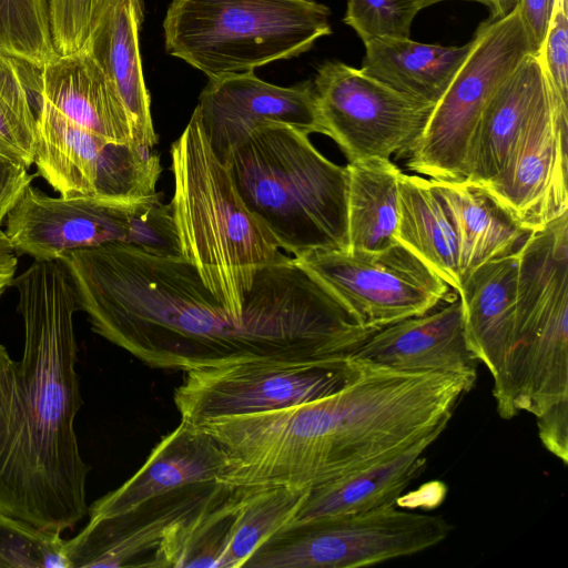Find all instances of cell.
<instances>
[{
    "label": "cell",
    "mask_w": 568,
    "mask_h": 568,
    "mask_svg": "<svg viewBox=\"0 0 568 568\" xmlns=\"http://www.w3.org/2000/svg\"><path fill=\"white\" fill-rule=\"evenodd\" d=\"M59 260L92 331L152 368L353 356L374 333L315 274L300 294L239 321L181 255L113 242Z\"/></svg>",
    "instance_id": "6da1fadb"
},
{
    "label": "cell",
    "mask_w": 568,
    "mask_h": 568,
    "mask_svg": "<svg viewBox=\"0 0 568 568\" xmlns=\"http://www.w3.org/2000/svg\"><path fill=\"white\" fill-rule=\"evenodd\" d=\"M475 381L363 362L361 375L331 396L211 419L206 430L225 458L221 481L240 488L310 489L362 469L446 428Z\"/></svg>",
    "instance_id": "7a4b0ae2"
},
{
    "label": "cell",
    "mask_w": 568,
    "mask_h": 568,
    "mask_svg": "<svg viewBox=\"0 0 568 568\" xmlns=\"http://www.w3.org/2000/svg\"><path fill=\"white\" fill-rule=\"evenodd\" d=\"M23 352L0 344V513L62 532L89 514L74 420L82 407L75 369L77 293L60 260L14 276Z\"/></svg>",
    "instance_id": "3957f363"
},
{
    "label": "cell",
    "mask_w": 568,
    "mask_h": 568,
    "mask_svg": "<svg viewBox=\"0 0 568 568\" xmlns=\"http://www.w3.org/2000/svg\"><path fill=\"white\" fill-rule=\"evenodd\" d=\"M250 212L277 246L301 261L348 251L347 168L285 124L254 130L226 164Z\"/></svg>",
    "instance_id": "277c9868"
},
{
    "label": "cell",
    "mask_w": 568,
    "mask_h": 568,
    "mask_svg": "<svg viewBox=\"0 0 568 568\" xmlns=\"http://www.w3.org/2000/svg\"><path fill=\"white\" fill-rule=\"evenodd\" d=\"M493 395L505 419L568 398V213L518 251L513 344Z\"/></svg>",
    "instance_id": "5b68a950"
},
{
    "label": "cell",
    "mask_w": 568,
    "mask_h": 568,
    "mask_svg": "<svg viewBox=\"0 0 568 568\" xmlns=\"http://www.w3.org/2000/svg\"><path fill=\"white\" fill-rule=\"evenodd\" d=\"M163 32L170 55L212 80L297 57L332 30L318 0H172Z\"/></svg>",
    "instance_id": "8992f818"
},
{
    "label": "cell",
    "mask_w": 568,
    "mask_h": 568,
    "mask_svg": "<svg viewBox=\"0 0 568 568\" xmlns=\"http://www.w3.org/2000/svg\"><path fill=\"white\" fill-rule=\"evenodd\" d=\"M161 195L128 204L97 195L52 197L30 184L8 213L4 233L17 254L34 261L113 242L181 255L172 207Z\"/></svg>",
    "instance_id": "52a82bcc"
},
{
    "label": "cell",
    "mask_w": 568,
    "mask_h": 568,
    "mask_svg": "<svg viewBox=\"0 0 568 568\" xmlns=\"http://www.w3.org/2000/svg\"><path fill=\"white\" fill-rule=\"evenodd\" d=\"M473 38L468 57L407 154L408 169L432 180L467 179L471 143L484 109L531 54L518 4L503 17L483 21Z\"/></svg>",
    "instance_id": "ba28073f"
},
{
    "label": "cell",
    "mask_w": 568,
    "mask_h": 568,
    "mask_svg": "<svg viewBox=\"0 0 568 568\" xmlns=\"http://www.w3.org/2000/svg\"><path fill=\"white\" fill-rule=\"evenodd\" d=\"M452 526L442 516L394 505L293 521L270 537L245 568H358L412 556L444 541Z\"/></svg>",
    "instance_id": "9c48e42d"
},
{
    "label": "cell",
    "mask_w": 568,
    "mask_h": 568,
    "mask_svg": "<svg viewBox=\"0 0 568 568\" xmlns=\"http://www.w3.org/2000/svg\"><path fill=\"white\" fill-rule=\"evenodd\" d=\"M354 356L315 361H256L184 372L174 404L190 424L283 409L331 396L353 383Z\"/></svg>",
    "instance_id": "30bf717a"
},
{
    "label": "cell",
    "mask_w": 568,
    "mask_h": 568,
    "mask_svg": "<svg viewBox=\"0 0 568 568\" xmlns=\"http://www.w3.org/2000/svg\"><path fill=\"white\" fill-rule=\"evenodd\" d=\"M60 195H97L134 203L158 194L160 158L132 143H113L37 99L34 162Z\"/></svg>",
    "instance_id": "8fae6325"
},
{
    "label": "cell",
    "mask_w": 568,
    "mask_h": 568,
    "mask_svg": "<svg viewBox=\"0 0 568 568\" xmlns=\"http://www.w3.org/2000/svg\"><path fill=\"white\" fill-rule=\"evenodd\" d=\"M313 88L325 135L348 163L408 154L434 109L341 61L321 64Z\"/></svg>",
    "instance_id": "7c38bea8"
},
{
    "label": "cell",
    "mask_w": 568,
    "mask_h": 568,
    "mask_svg": "<svg viewBox=\"0 0 568 568\" xmlns=\"http://www.w3.org/2000/svg\"><path fill=\"white\" fill-rule=\"evenodd\" d=\"M298 262L373 332L426 314L458 296L398 242L379 251L331 252Z\"/></svg>",
    "instance_id": "4fadbf2b"
},
{
    "label": "cell",
    "mask_w": 568,
    "mask_h": 568,
    "mask_svg": "<svg viewBox=\"0 0 568 568\" xmlns=\"http://www.w3.org/2000/svg\"><path fill=\"white\" fill-rule=\"evenodd\" d=\"M567 145L568 109L551 90L500 176L485 186L529 232L568 213Z\"/></svg>",
    "instance_id": "5bb4252c"
},
{
    "label": "cell",
    "mask_w": 568,
    "mask_h": 568,
    "mask_svg": "<svg viewBox=\"0 0 568 568\" xmlns=\"http://www.w3.org/2000/svg\"><path fill=\"white\" fill-rule=\"evenodd\" d=\"M194 111L223 164L254 130L266 124H285L307 135L325 134L312 82L280 87L254 72L212 79Z\"/></svg>",
    "instance_id": "9a60e30c"
},
{
    "label": "cell",
    "mask_w": 568,
    "mask_h": 568,
    "mask_svg": "<svg viewBox=\"0 0 568 568\" xmlns=\"http://www.w3.org/2000/svg\"><path fill=\"white\" fill-rule=\"evenodd\" d=\"M221 483L182 487L121 514L90 518L65 540L68 568L153 567L154 555L169 529L203 506Z\"/></svg>",
    "instance_id": "2e32d148"
},
{
    "label": "cell",
    "mask_w": 568,
    "mask_h": 568,
    "mask_svg": "<svg viewBox=\"0 0 568 568\" xmlns=\"http://www.w3.org/2000/svg\"><path fill=\"white\" fill-rule=\"evenodd\" d=\"M353 356L398 372L476 377L477 361L466 344L458 296L438 310L376 331Z\"/></svg>",
    "instance_id": "e0dca14e"
},
{
    "label": "cell",
    "mask_w": 568,
    "mask_h": 568,
    "mask_svg": "<svg viewBox=\"0 0 568 568\" xmlns=\"http://www.w3.org/2000/svg\"><path fill=\"white\" fill-rule=\"evenodd\" d=\"M224 464L220 445L197 425L181 419L135 474L95 500L88 515L100 518L121 514L165 493L217 481Z\"/></svg>",
    "instance_id": "ac0fdd59"
},
{
    "label": "cell",
    "mask_w": 568,
    "mask_h": 568,
    "mask_svg": "<svg viewBox=\"0 0 568 568\" xmlns=\"http://www.w3.org/2000/svg\"><path fill=\"white\" fill-rule=\"evenodd\" d=\"M37 99L109 142L133 144L123 100L85 43L39 69Z\"/></svg>",
    "instance_id": "d6986e66"
},
{
    "label": "cell",
    "mask_w": 568,
    "mask_h": 568,
    "mask_svg": "<svg viewBox=\"0 0 568 568\" xmlns=\"http://www.w3.org/2000/svg\"><path fill=\"white\" fill-rule=\"evenodd\" d=\"M550 94L539 57L528 54L483 111L471 143L468 180L487 186L500 176L521 134Z\"/></svg>",
    "instance_id": "ffe728a7"
},
{
    "label": "cell",
    "mask_w": 568,
    "mask_h": 568,
    "mask_svg": "<svg viewBox=\"0 0 568 568\" xmlns=\"http://www.w3.org/2000/svg\"><path fill=\"white\" fill-rule=\"evenodd\" d=\"M518 253L487 262L462 283L464 334L468 349L496 383L513 344Z\"/></svg>",
    "instance_id": "44dd1931"
},
{
    "label": "cell",
    "mask_w": 568,
    "mask_h": 568,
    "mask_svg": "<svg viewBox=\"0 0 568 568\" xmlns=\"http://www.w3.org/2000/svg\"><path fill=\"white\" fill-rule=\"evenodd\" d=\"M142 0H110L85 44L115 85L129 113L132 141L151 150L158 142L139 44Z\"/></svg>",
    "instance_id": "7402d4cb"
},
{
    "label": "cell",
    "mask_w": 568,
    "mask_h": 568,
    "mask_svg": "<svg viewBox=\"0 0 568 568\" xmlns=\"http://www.w3.org/2000/svg\"><path fill=\"white\" fill-rule=\"evenodd\" d=\"M444 429L434 430L392 457L307 489L293 521L357 514L395 505L404 489L424 469V454Z\"/></svg>",
    "instance_id": "603a6c76"
},
{
    "label": "cell",
    "mask_w": 568,
    "mask_h": 568,
    "mask_svg": "<svg viewBox=\"0 0 568 568\" xmlns=\"http://www.w3.org/2000/svg\"><path fill=\"white\" fill-rule=\"evenodd\" d=\"M432 182L456 233L462 283L480 265L518 253L531 233L481 184L468 179Z\"/></svg>",
    "instance_id": "cb8c5ba5"
},
{
    "label": "cell",
    "mask_w": 568,
    "mask_h": 568,
    "mask_svg": "<svg viewBox=\"0 0 568 568\" xmlns=\"http://www.w3.org/2000/svg\"><path fill=\"white\" fill-rule=\"evenodd\" d=\"M364 43L361 70L420 102L435 105L468 57L464 45L422 43L410 38H375Z\"/></svg>",
    "instance_id": "d4e9b609"
},
{
    "label": "cell",
    "mask_w": 568,
    "mask_h": 568,
    "mask_svg": "<svg viewBox=\"0 0 568 568\" xmlns=\"http://www.w3.org/2000/svg\"><path fill=\"white\" fill-rule=\"evenodd\" d=\"M395 240L415 254L456 293L462 287L458 245L449 213L430 179H399Z\"/></svg>",
    "instance_id": "484cf974"
},
{
    "label": "cell",
    "mask_w": 568,
    "mask_h": 568,
    "mask_svg": "<svg viewBox=\"0 0 568 568\" xmlns=\"http://www.w3.org/2000/svg\"><path fill=\"white\" fill-rule=\"evenodd\" d=\"M346 168L348 251L374 252L393 245L403 172L390 159L351 162Z\"/></svg>",
    "instance_id": "4316f807"
},
{
    "label": "cell",
    "mask_w": 568,
    "mask_h": 568,
    "mask_svg": "<svg viewBox=\"0 0 568 568\" xmlns=\"http://www.w3.org/2000/svg\"><path fill=\"white\" fill-rule=\"evenodd\" d=\"M243 488L222 484L199 509L173 525L153 567L229 568L231 529Z\"/></svg>",
    "instance_id": "83f0119b"
},
{
    "label": "cell",
    "mask_w": 568,
    "mask_h": 568,
    "mask_svg": "<svg viewBox=\"0 0 568 568\" xmlns=\"http://www.w3.org/2000/svg\"><path fill=\"white\" fill-rule=\"evenodd\" d=\"M306 493L284 486L243 488L231 529L229 568L244 567L270 537L291 524Z\"/></svg>",
    "instance_id": "f1b7e54d"
},
{
    "label": "cell",
    "mask_w": 568,
    "mask_h": 568,
    "mask_svg": "<svg viewBox=\"0 0 568 568\" xmlns=\"http://www.w3.org/2000/svg\"><path fill=\"white\" fill-rule=\"evenodd\" d=\"M39 70L0 52V154L26 168L34 162Z\"/></svg>",
    "instance_id": "f546056e"
},
{
    "label": "cell",
    "mask_w": 568,
    "mask_h": 568,
    "mask_svg": "<svg viewBox=\"0 0 568 568\" xmlns=\"http://www.w3.org/2000/svg\"><path fill=\"white\" fill-rule=\"evenodd\" d=\"M0 52L37 69L58 54L49 0H0Z\"/></svg>",
    "instance_id": "4dcf8cb0"
},
{
    "label": "cell",
    "mask_w": 568,
    "mask_h": 568,
    "mask_svg": "<svg viewBox=\"0 0 568 568\" xmlns=\"http://www.w3.org/2000/svg\"><path fill=\"white\" fill-rule=\"evenodd\" d=\"M58 531L0 513V568H68Z\"/></svg>",
    "instance_id": "1f68e13d"
},
{
    "label": "cell",
    "mask_w": 568,
    "mask_h": 568,
    "mask_svg": "<svg viewBox=\"0 0 568 568\" xmlns=\"http://www.w3.org/2000/svg\"><path fill=\"white\" fill-rule=\"evenodd\" d=\"M442 1L447 0H347L344 22L363 42L375 38H409L417 13Z\"/></svg>",
    "instance_id": "d6a6232c"
},
{
    "label": "cell",
    "mask_w": 568,
    "mask_h": 568,
    "mask_svg": "<svg viewBox=\"0 0 568 568\" xmlns=\"http://www.w3.org/2000/svg\"><path fill=\"white\" fill-rule=\"evenodd\" d=\"M110 0H49L53 44L59 54L81 48Z\"/></svg>",
    "instance_id": "836d02e7"
},
{
    "label": "cell",
    "mask_w": 568,
    "mask_h": 568,
    "mask_svg": "<svg viewBox=\"0 0 568 568\" xmlns=\"http://www.w3.org/2000/svg\"><path fill=\"white\" fill-rule=\"evenodd\" d=\"M539 59L556 99L568 100V18L567 0H558Z\"/></svg>",
    "instance_id": "e575fe53"
},
{
    "label": "cell",
    "mask_w": 568,
    "mask_h": 568,
    "mask_svg": "<svg viewBox=\"0 0 568 568\" xmlns=\"http://www.w3.org/2000/svg\"><path fill=\"white\" fill-rule=\"evenodd\" d=\"M541 444L564 464L568 462V398L536 417Z\"/></svg>",
    "instance_id": "d590c367"
},
{
    "label": "cell",
    "mask_w": 568,
    "mask_h": 568,
    "mask_svg": "<svg viewBox=\"0 0 568 568\" xmlns=\"http://www.w3.org/2000/svg\"><path fill=\"white\" fill-rule=\"evenodd\" d=\"M558 0H519L520 19L532 55H539Z\"/></svg>",
    "instance_id": "8d00e7d4"
},
{
    "label": "cell",
    "mask_w": 568,
    "mask_h": 568,
    "mask_svg": "<svg viewBox=\"0 0 568 568\" xmlns=\"http://www.w3.org/2000/svg\"><path fill=\"white\" fill-rule=\"evenodd\" d=\"M38 174L23 164L0 154V229L20 195Z\"/></svg>",
    "instance_id": "74e56055"
},
{
    "label": "cell",
    "mask_w": 568,
    "mask_h": 568,
    "mask_svg": "<svg viewBox=\"0 0 568 568\" xmlns=\"http://www.w3.org/2000/svg\"><path fill=\"white\" fill-rule=\"evenodd\" d=\"M17 265V253L3 231V233H0V297L11 286Z\"/></svg>",
    "instance_id": "f35d334b"
},
{
    "label": "cell",
    "mask_w": 568,
    "mask_h": 568,
    "mask_svg": "<svg viewBox=\"0 0 568 568\" xmlns=\"http://www.w3.org/2000/svg\"><path fill=\"white\" fill-rule=\"evenodd\" d=\"M489 10L491 18H499L509 13L519 2V0H489Z\"/></svg>",
    "instance_id": "ab89813d"
},
{
    "label": "cell",
    "mask_w": 568,
    "mask_h": 568,
    "mask_svg": "<svg viewBox=\"0 0 568 568\" xmlns=\"http://www.w3.org/2000/svg\"><path fill=\"white\" fill-rule=\"evenodd\" d=\"M476 2L483 3L486 7H489V0H475Z\"/></svg>",
    "instance_id": "60d3db41"
},
{
    "label": "cell",
    "mask_w": 568,
    "mask_h": 568,
    "mask_svg": "<svg viewBox=\"0 0 568 568\" xmlns=\"http://www.w3.org/2000/svg\"><path fill=\"white\" fill-rule=\"evenodd\" d=\"M2 231H3V230H2V229H0V232H2Z\"/></svg>",
    "instance_id": "b9f144b4"
}]
</instances>
